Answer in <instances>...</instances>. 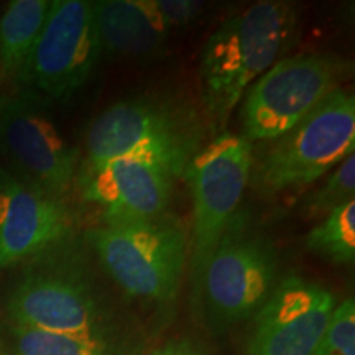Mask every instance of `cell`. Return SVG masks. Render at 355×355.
Here are the masks:
<instances>
[{
    "label": "cell",
    "mask_w": 355,
    "mask_h": 355,
    "mask_svg": "<svg viewBox=\"0 0 355 355\" xmlns=\"http://www.w3.org/2000/svg\"><path fill=\"white\" fill-rule=\"evenodd\" d=\"M306 247L336 265L355 260V201L331 211L309 230Z\"/></svg>",
    "instance_id": "2e32d148"
},
{
    "label": "cell",
    "mask_w": 355,
    "mask_h": 355,
    "mask_svg": "<svg viewBox=\"0 0 355 355\" xmlns=\"http://www.w3.org/2000/svg\"><path fill=\"white\" fill-rule=\"evenodd\" d=\"M314 355H355V301L337 304L329 327Z\"/></svg>",
    "instance_id": "d6986e66"
},
{
    "label": "cell",
    "mask_w": 355,
    "mask_h": 355,
    "mask_svg": "<svg viewBox=\"0 0 355 355\" xmlns=\"http://www.w3.org/2000/svg\"><path fill=\"white\" fill-rule=\"evenodd\" d=\"M298 7L263 0L225 19L204 43L201 101L212 133L225 132L247 89L279 61L295 42Z\"/></svg>",
    "instance_id": "6da1fadb"
},
{
    "label": "cell",
    "mask_w": 355,
    "mask_h": 355,
    "mask_svg": "<svg viewBox=\"0 0 355 355\" xmlns=\"http://www.w3.org/2000/svg\"><path fill=\"white\" fill-rule=\"evenodd\" d=\"M254 155L250 181L266 194L304 188L355 150V99L347 89L327 94L303 121Z\"/></svg>",
    "instance_id": "277c9868"
},
{
    "label": "cell",
    "mask_w": 355,
    "mask_h": 355,
    "mask_svg": "<svg viewBox=\"0 0 355 355\" xmlns=\"http://www.w3.org/2000/svg\"><path fill=\"white\" fill-rule=\"evenodd\" d=\"M148 355H204V354L198 347H194L193 344L180 340V343H170L163 345V347L153 350V352H150Z\"/></svg>",
    "instance_id": "44dd1931"
},
{
    "label": "cell",
    "mask_w": 355,
    "mask_h": 355,
    "mask_svg": "<svg viewBox=\"0 0 355 355\" xmlns=\"http://www.w3.org/2000/svg\"><path fill=\"white\" fill-rule=\"evenodd\" d=\"M76 178L83 201L101 209L102 222L158 219L170 204L175 180L162 166L132 158L84 159Z\"/></svg>",
    "instance_id": "8fae6325"
},
{
    "label": "cell",
    "mask_w": 355,
    "mask_h": 355,
    "mask_svg": "<svg viewBox=\"0 0 355 355\" xmlns=\"http://www.w3.org/2000/svg\"><path fill=\"white\" fill-rule=\"evenodd\" d=\"M50 7L48 0H13L8 3L0 19V64L7 76L25 81Z\"/></svg>",
    "instance_id": "9a60e30c"
},
{
    "label": "cell",
    "mask_w": 355,
    "mask_h": 355,
    "mask_svg": "<svg viewBox=\"0 0 355 355\" xmlns=\"http://www.w3.org/2000/svg\"><path fill=\"white\" fill-rule=\"evenodd\" d=\"M73 216L61 199L0 168V268L64 241Z\"/></svg>",
    "instance_id": "4fadbf2b"
},
{
    "label": "cell",
    "mask_w": 355,
    "mask_h": 355,
    "mask_svg": "<svg viewBox=\"0 0 355 355\" xmlns=\"http://www.w3.org/2000/svg\"><path fill=\"white\" fill-rule=\"evenodd\" d=\"M0 145L21 180L50 196L61 199L78 175L79 150L64 140L32 92L3 102Z\"/></svg>",
    "instance_id": "9c48e42d"
},
{
    "label": "cell",
    "mask_w": 355,
    "mask_h": 355,
    "mask_svg": "<svg viewBox=\"0 0 355 355\" xmlns=\"http://www.w3.org/2000/svg\"><path fill=\"white\" fill-rule=\"evenodd\" d=\"M254 146L242 135L222 132L191 159L184 176L193 198V278L211 259L237 214L250 181Z\"/></svg>",
    "instance_id": "52a82bcc"
},
{
    "label": "cell",
    "mask_w": 355,
    "mask_h": 355,
    "mask_svg": "<svg viewBox=\"0 0 355 355\" xmlns=\"http://www.w3.org/2000/svg\"><path fill=\"white\" fill-rule=\"evenodd\" d=\"M355 153L340 162L322 188L311 196L304 204V211L309 217H324L337 207L355 201Z\"/></svg>",
    "instance_id": "ac0fdd59"
},
{
    "label": "cell",
    "mask_w": 355,
    "mask_h": 355,
    "mask_svg": "<svg viewBox=\"0 0 355 355\" xmlns=\"http://www.w3.org/2000/svg\"><path fill=\"white\" fill-rule=\"evenodd\" d=\"M278 282L277 250L243 211L232 217L211 259L193 278L204 322L214 332L254 319Z\"/></svg>",
    "instance_id": "3957f363"
},
{
    "label": "cell",
    "mask_w": 355,
    "mask_h": 355,
    "mask_svg": "<svg viewBox=\"0 0 355 355\" xmlns=\"http://www.w3.org/2000/svg\"><path fill=\"white\" fill-rule=\"evenodd\" d=\"M204 125L193 109L162 97H132L97 115L86 135V162L132 158L162 166L173 178L202 148Z\"/></svg>",
    "instance_id": "7a4b0ae2"
},
{
    "label": "cell",
    "mask_w": 355,
    "mask_h": 355,
    "mask_svg": "<svg viewBox=\"0 0 355 355\" xmlns=\"http://www.w3.org/2000/svg\"><path fill=\"white\" fill-rule=\"evenodd\" d=\"M15 326L102 340V311L89 283L73 272H35L7 301Z\"/></svg>",
    "instance_id": "7c38bea8"
},
{
    "label": "cell",
    "mask_w": 355,
    "mask_h": 355,
    "mask_svg": "<svg viewBox=\"0 0 355 355\" xmlns=\"http://www.w3.org/2000/svg\"><path fill=\"white\" fill-rule=\"evenodd\" d=\"M13 355H109V350L97 339L15 326Z\"/></svg>",
    "instance_id": "e0dca14e"
},
{
    "label": "cell",
    "mask_w": 355,
    "mask_h": 355,
    "mask_svg": "<svg viewBox=\"0 0 355 355\" xmlns=\"http://www.w3.org/2000/svg\"><path fill=\"white\" fill-rule=\"evenodd\" d=\"M336 306L329 290L288 275L252 319L245 355H314Z\"/></svg>",
    "instance_id": "30bf717a"
},
{
    "label": "cell",
    "mask_w": 355,
    "mask_h": 355,
    "mask_svg": "<svg viewBox=\"0 0 355 355\" xmlns=\"http://www.w3.org/2000/svg\"><path fill=\"white\" fill-rule=\"evenodd\" d=\"M92 10L104 50L127 58L165 51L171 30L153 0H99L92 2Z\"/></svg>",
    "instance_id": "5bb4252c"
},
{
    "label": "cell",
    "mask_w": 355,
    "mask_h": 355,
    "mask_svg": "<svg viewBox=\"0 0 355 355\" xmlns=\"http://www.w3.org/2000/svg\"><path fill=\"white\" fill-rule=\"evenodd\" d=\"M92 2L55 0L26 68L25 83L56 101L86 86L102 55Z\"/></svg>",
    "instance_id": "ba28073f"
},
{
    "label": "cell",
    "mask_w": 355,
    "mask_h": 355,
    "mask_svg": "<svg viewBox=\"0 0 355 355\" xmlns=\"http://www.w3.org/2000/svg\"><path fill=\"white\" fill-rule=\"evenodd\" d=\"M153 3L170 30L175 26L189 25L204 10L202 2H191V0H153Z\"/></svg>",
    "instance_id": "ffe728a7"
},
{
    "label": "cell",
    "mask_w": 355,
    "mask_h": 355,
    "mask_svg": "<svg viewBox=\"0 0 355 355\" xmlns=\"http://www.w3.org/2000/svg\"><path fill=\"white\" fill-rule=\"evenodd\" d=\"M87 241L119 288L133 300L168 304L180 291L188 237L180 224L152 220L102 222Z\"/></svg>",
    "instance_id": "5b68a950"
},
{
    "label": "cell",
    "mask_w": 355,
    "mask_h": 355,
    "mask_svg": "<svg viewBox=\"0 0 355 355\" xmlns=\"http://www.w3.org/2000/svg\"><path fill=\"white\" fill-rule=\"evenodd\" d=\"M352 66L332 55L304 53L275 63L247 89L243 139L270 141L291 130L350 74Z\"/></svg>",
    "instance_id": "8992f818"
},
{
    "label": "cell",
    "mask_w": 355,
    "mask_h": 355,
    "mask_svg": "<svg viewBox=\"0 0 355 355\" xmlns=\"http://www.w3.org/2000/svg\"><path fill=\"white\" fill-rule=\"evenodd\" d=\"M3 102H6V99H3L2 96H0V112H2V107H3Z\"/></svg>",
    "instance_id": "7402d4cb"
}]
</instances>
